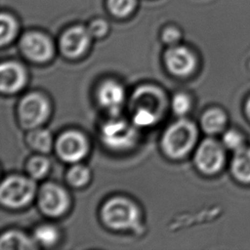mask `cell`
Listing matches in <instances>:
<instances>
[{
    "label": "cell",
    "mask_w": 250,
    "mask_h": 250,
    "mask_svg": "<svg viewBox=\"0 0 250 250\" xmlns=\"http://www.w3.org/2000/svg\"><path fill=\"white\" fill-rule=\"evenodd\" d=\"M194 163L204 174L211 175L219 172L225 163L224 146L214 139H205L195 150Z\"/></svg>",
    "instance_id": "cell-6"
},
{
    "label": "cell",
    "mask_w": 250,
    "mask_h": 250,
    "mask_svg": "<svg viewBox=\"0 0 250 250\" xmlns=\"http://www.w3.org/2000/svg\"><path fill=\"white\" fill-rule=\"evenodd\" d=\"M89 145L86 137L77 131H66L61 134L56 141V151L59 157L69 163H76L84 158Z\"/></svg>",
    "instance_id": "cell-8"
},
{
    "label": "cell",
    "mask_w": 250,
    "mask_h": 250,
    "mask_svg": "<svg viewBox=\"0 0 250 250\" xmlns=\"http://www.w3.org/2000/svg\"><path fill=\"white\" fill-rule=\"evenodd\" d=\"M180 38H181L180 31L174 27H168L162 33L163 42L169 46L178 45Z\"/></svg>",
    "instance_id": "cell-27"
},
{
    "label": "cell",
    "mask_w": 250,
    "mask_h": 250,
    "mask_svg": "<svg viewBox=\"0 0 250 250\" xmlns=\"http://www.w3.org/2000/svg\"><path fill=\"white\" fill-rule=\"evenodd\" d=\"M34 239L43 246H52L59 239V231L52 225H41L34 230Z\"/></svg>",
    "instance_id": "cell-20"
},
{
    "label": "cell",
    "mask_w": 250,
    "mask_h": 250,
    "mask_svg": "<svg viewBox=\"0 0 250 250\" xmlns=\"http://www.w3.org/2000/svg\"><path fill=\"white\" fill-rule=\"evenodd\" d=\"M36 185L31 178L13 175L6 178L0 187V200L9 208H21L34 197Z\"/></svg>",
    "instance_id": "cell-3"
},
{
    "label": "cell",
    "mask_w": 250,
    "mask_h": 250,
    "mask_svg": "<svg viewBox=\"0 0 250 250\" xmlns=\"http://www.w3.org/2000/svg\"><path fill=\"white\" fill-rule=\"evenodd\" d=\"M36 248L34 241L24 233L18 230H9L2 234L0 238V249L27 250Z\"/></svg>",
    "instance_id": "cell-16"
},
{
    "label": "cell",
    "mask_w": 250,
    "mask_h": 250,
    "mask_svg": "<svg viewBox=\"0 0 250 250\" xmlns=\"http://www.w3.org/2000/svg\"><path fill=\"white\" fill-rule=\"evenodd\" d=\"M227 123V116L220 108H210L206 110L200 119L202 129L208 134H216L221 132Z\"/></svg>",
    "instance_id": "cell-17"
},
{
    "label": "cell",
    "mask_w": 250,
    "mask_h": 250,
    "mask_svg": "<svg viewBox=\"0 0 250 250\" xmlns=\"http://www.w3.org/2000/svg\"><path fill=\"white\" fill-rule=\"evenodd\" d=\"M20 49L27 60L37 63L50 61L54 54L51 40L37 31L25 33L20 41Z\"/></svg>",
    "instance_id": "cell-10"
},
{
    "label": "cell",
    "mask_w": 250,
    "mask_h": 250,
    "mask_svg": "<svg viewBox=\"0 0 250 250\" xmlns=\"http://www.w3.org/2000/svg\"><path fill=\"white\" fill-rule=\"evenodd\" d=\"M171 105H172L173 111L177 115L183 116V115L187 114L189 111L191 102H190L189 97L187 94L177 93L172 99Z\"/></svg>",
    "instance_id": "cell-24"
},
{
    "label": "cell",
    "mask_w": 250,
    "mask_h": 250,
    "mask_svg": "<svg viewBox=\"0 0 250 250\" xmlns=\"http://www.w3.org/2000/svg\"><path fill=\"white\" fill-rule=\"evenodd\" d=\"M124 98L125 92L122 85L114 80L104 81L97 90L99 104L112 115L119 113Z\"/></svg>",
    "instance_id": "cell-13"
},
{
    "label": "cell",
    "mask_w": 250,
    "mask_h": 250,
    "mask_svg": "<svg viewBox=\"0 0 250 250\" xmlns=\"http://www.w3.org/2000/svg\"><path fill=\"white\" fill-rule=\"evenodd\" d=\"M91 37L88 29L83 26H73L62 35L60 50L66 58L76 59L87 51Z\"/></svg>",
    "instance_id": "cell-12"
},
{
    "label": "cell",
    "mask_w": 250,
    "mask_h": 250,
    "mask_svg": "<svg viewBox=\"0 0 250 250\" xmlns=\"http://www.w3.org/2000/svg\"><path fill=\"white\" fill-rule=\"evenodd\" d=\"M70 204L64 188L54 183L44 184L38 191V206L49 217H59L66 212Z\"/></svg>",
    "instance_id": "cell-7"
},
{
    "label": "cell",
    "mask_w": 250,
    "mask_h": 250,
    "mask_svg": "<svg viewBox=\"0 0 250 250\" xmlns=\"http://www.w3.org/2000/svg\"><path fill=\"white\" fill-rule=\"evenodd\" d=\"M27 143L29 146L39 152H49L53 146V138L51 133L45 129H32L27 135Z\"/></svg>",
    "instance_id": "cell-18"
},
{
    "label": "cell",
    "mask_w": 250,
    "mask_h": 250,
    "mask_svg": "<svg viewBox=\"0 0 250 250\" xmlns=\"http://www.w3.org/2000/svg\"><path fill=\"white\" fill-rule=\"evenodd\" d=\"M245 111H246L247 116H248L249 119H250V98H249V100L247 101V103H246V104H245Z\"/></svg>",
    "instance_id": "cell-28"
},
{
    "label": "cell",
    "mask_w": 250,
    "mask_h": 250,
    "mask_svg": "<svg viewBox=\"0 0 250 250\" xmlns=\"http://www.w3.org/2000/svg\"><path fill=\"white\" fill-rule=\"evenodd\" d=\"M196 140V126L191 121L182 118L166 128L161 138V147L168 157L179 159L192 149Z\"/></svg>",
    "instance_id": "cell-1"
},
{
    "label": "cell",
    "mask_w": 250,
    "mask_h": 250,
    "mask_svg": "<svg viewBox=\"0 0 250 250\" xmlns=\"http://www.w3.org/2000/svg\"><path fill=\"white\" fill-rule=\"evenodd\" d=\"M222 143L225 147L231 150H238L243 147V138L242 135L235 130H228L222 138Z\"/></svg>",
    "instance_id": "cell-25"
},
{
    "label": "cell",
    "mask_w": 250,
    "mask_h": 250,
    "mask_svg": "<svg viewBox=\"0 0 250 250\" xmlns=\"http://www.w3.org/2000/svg\"><path fill=\"white\" fill-rule=\"evenodd\" d=\"M167 70L177 77L190 75L196 66V59L192 52L185 46H170L163 56Z\"/></svg>",
    "instance_id": "cell-11"
},
{
    "label": "cell",
    "mask_w": 250,
    "mask_h": 250,
    "mask_svg": "<svg viewBox=\"0 0 250 250\" xmlns=\"http://www.w3.org/2000/svg\"><path fill=\"white\" fill-rule=\"evenodd\" d=\"M130 108L131 111L137 109L147 110L160 118L166 108L165 94L154 85H142L132 95Z\"/></svg>",
    "instance_id": "cell-9"
},
{
    "label": "cell",
    "mask_w": 250,
    "mask_h": 250,
    "mask_svg": "<svg viewBox=\"0 0 250 250\" xmlns=\"http://www.w3.org/2000/svg\"><path fill=\"white\" fill-rule=\"evenodd\" d=\"M108 9L117 17L129 15L135 7V0H108Z\"/></svg>",
    "instance_id": "cell-23"
},
{
    "label": "cell",
    "mask_w": 250,
    "mask_h": 250,
    "mask_svg": "<svg viewBox=\"0 0 250 250\" xmlns=\"http://www.w3.org/2000/svg\"><path fill=\"white\" fill-rule=\"evenodd\" d=\"M103 223L112 229H129L140 223L138 206L124 196H113L107 199L101 208Z\"/></svg>",
    "instance_id": "cell-2"
},
{
    "label": "cell",
    "mask_w": 250,
    "mask_h": 250,
    "mask_svg": "<svg viewBox=\"0 0 250 250\" xmlns=\"http://www.w3.org/2000/svg\"><path fill=\"white\" fill-rule=\"evenodd\" d=\"M90 176V170L86 166L75 164L67 171L66 180L70 186L74 188H82L88 184Z\"/></svg>",
    "instance_id": "cell-19"
},
{
    "label": "cell",
    "mask_w": 250,
    "mask_h": 250,
    "mask_svg": "<svg viewBox=\"0 0 250 250\" xmlns=\"http://www.w3.org/2000/svg\"><path fill=\"white\" fill-rule=\"evenodd\" d=\"M50 169V162L44 156H33L27 163V172L32 179L44 178Z\"/></svg>",
    "instance_id": "cell-21"
},
{
    "label": "cell",
    "mask_w": 250,
    "mask_h": 250,
    "mask_svg": "<svg viewBox=\"0 0 250 250\" xmlns=\"http://www.w3.org/2000/svg\"><path fill=\"white\" fill-rule=\"evenodd\" d=\"M50 114V104L40 93H29L20 102L18 117L21 127L35 129L43 124Z\"/></svg>",
    "instance_id": "cell-4"
},
{
    "label": "cell",
    "mask_w": 250,
    "mask_h": 250,
    "mask_svg": "<svg viewBox=\"0 0 250 250\" xmlns=\"http://www.w3.org/2000/svg\"><path fill=\"white\" fill-rule=\"evenodd\" d=\"M138 134L136 126L122 119H112L101 128L102 142L111 149H127L135 144Z\"/></svg>",
    "instance_id": "cell-5"
},
{
    "label": "cell",
    "mask_w": 250,
    "mask_h": 250,
    "mask_svg": "<svg viewBox=\"0 0 250 250\" xmlns=\"http://www.w3.org/2000/svg\"><path fill=\"white\" fill-rule=\"evenodd\" d=\"M107 23L103 21V20H95L93 21L89 26H88V31L91 34L92 37H103L106 32H107Z\"/></svg>",
    "instance_id": "cell-26"
},
{
    "label": "cell",
    "mask_w": 250,
    "mask_h": 250,
    "mask_svg": "<svg viewBox=\"0 0 250 250\" xmlns=\"http://www.w3.org/2000/svg\"><path fill=\"white\" fill-rule=\"evenodd\" d=\"M26 82L23 66L16 62H4L0 66V89L4 94L19 92Z\"/></svg>",
    "instance_id": "cell-14"
},
{
    "label": "cell",
    "mask_w": 250,
    "mask_h": 250,
    "mask_svg": "<svg viewBox=\"0 0 250 250\" xmlns=\"http://www.w3.org/2000/svg\"><path fill=\"white\" fill-rule=\"evenodd\" d=\"M0 41L1 45L4 46L10 43L17 34V22L10 15L2 14L0 19Z\"/></svg>",
    "instance_id": "cell-22"
},
{
    "label": "cell",
    "mask_w": 250,
    "mask_h": 250,
    "mask_svg": "<svg viewBox=\"0 0 250 250\" xmlns=\"http://www.w3.org/2000/svg\"><path fill=\"white\" fill-rule=\"evenodd\" d=\"M230 169L232 175L240 182H250V148L241 147L235 151Z\"/></svg>",
    "instance_id": "cell-15"
}]
</instances>
